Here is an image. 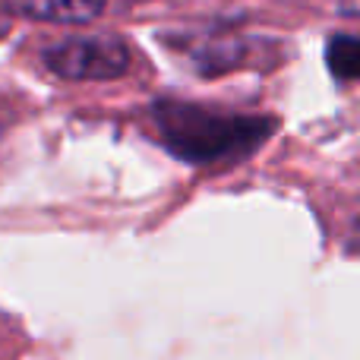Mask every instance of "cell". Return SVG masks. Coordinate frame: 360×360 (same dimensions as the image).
<instances>
[{"mask_svg":"<svg viewBox=\"0 0 360 360\" xmlns=\"http://www.w3.org/2000/svg\"><path fill=\"white\" fill-rule=\"evenodd\" d=\"M162 146L180 162L215 165L224 158H243L256 152L275 130V117L228 114L218 108L190 105L177 98H158L149 108Z\"/></svg>","mask_w":360,"mask_h":360,"instance_id":"1","label":"cell"},{"mask_svg":"<svg viewBox=\"0 0 360 360\" xmlns=\"http://www.w3.org/2000/svg\"><path fill=\"white\" fill-rule=\"evenodd\" d=\"M41 60L60 79L101 82L120 79L130 70V48L117 35H70L48 44Z\"/></svg>","mask_w":360,"mask_h":360,"instance_id":"2","label":"cell"},{"mask_svg":"<svg viewBox=\"0 0 360 360\" xmlns=\"http://www.w3.org/2000/svg\"><path fill=\"white\" fill-rule=\"evenodd\" d=\"M101 6V0H22V10L29 16L48 22H92Z\"/></svg>","mask_w":360,"mask_h":360,"instance_id":"3","label":"cell"},{"mask_svg":"<svg viewBox=\"0 0 360 360\" xmlns=\"http://www.w3.org/2000/svg\"><path fill=\"white\" fill-rule=\"evenodd\" d=\"M326 67L329 73L335 76L338 82H351L357 79V70H360V44L357 35L351 32H338L326 41Z\"/></svg>","mask_w":360,"mask_h":360,"instance_id":"4","label":"cell"},{"mask_svg":"<svg viewBox=\"0 0 360 360\" xmlns=\"http://www.w3.org/2000/svg\"><path fill=\"white\" fill-rule=\"evenodd\" d=\"M243 60V44L240 41H212L196 51V67L202 76H218L234 70Z\"/></svg>","mask_w":360,"mask_h":360,"instance_id":"5","label":"cell"},{"mask_svg":"<svg viewBox=\"0 0 360 360\" xmlns=\"http://www.w3.org/2000/svg\"><path fill=\"white\" fill-rule=\"evenodd\" d=\"M10 16H6V13L4 10H0V38H6V35H10Z\"/></svg>","mask_w":360,"mask_h":360,"instance_id":"6","label":"cell"}]
</instances>
